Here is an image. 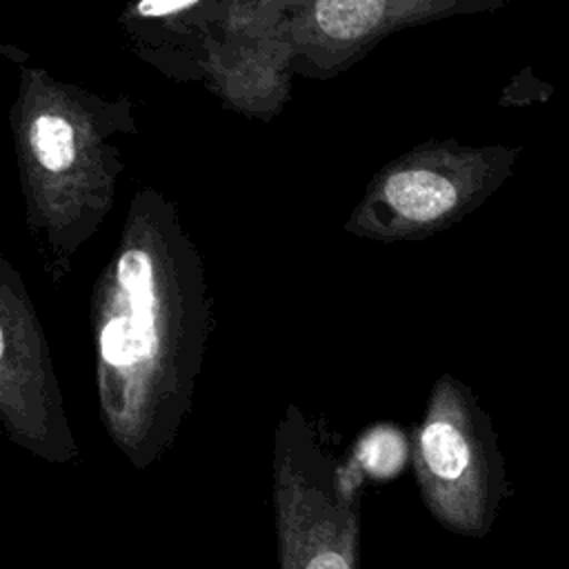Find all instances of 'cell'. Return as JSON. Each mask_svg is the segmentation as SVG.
<instances>
[{
	"mask_svg": "<svg viewBox=\"0 0 569 569\" xmlns=\"http://www.w3.org/2000/svg\"><path fill=\"white\" fill-rule=\"evenodd\" d=\"M271 478L280 569H358L360 469L293 405L276 425Z\"/></svg>",
	"mask_w": 569,
	"mask_h": 569,
	"instance_id": "obj_1",
	"label": "cell"
},
{
	"mask_svg": "<svg viewBox=\"0 0 569 569\" xmlns=\"http://www.w3.org/2000/svg\"><path fill=\"white\" fill-rule=\"evenodd\" d=\"M422 505L438 525L485 538L509 496L505 458L491 418L471 389L445 376L433 387L411 440Z\"/></svg>",
	"mask_w": 569,
	"mask_h": 569,
	"instance_id": "obj_2",
	"label": "cell"
},
{
	"mask_svg": "<svg viewBox=\"0 0 569 569\" xmlns=\"http://www.w3.org/2000/svg\"><path fill=\"white\" fill-rule=\"evenodd\" d=\"M393 209L411 220H433L458 202V191L445 176L429 169L393 173L385 187Z\"/></svg>",
	"mask_w": 569,
	"mask_h": 569,
	"instance_id": "obj_3",
	"label": "cell"
},
{
	"mask_svg": "<svg viewBox=\"0 0 569 569\" xmlns=\"http://www.w3.org/2000/svg\"><path fill=\"white\" fill-rule=\"evenodd\" d=\"M385 0H318L320 29L336 40H356L369 33L382 18Z\"/></svg>",
	"mask_w": 569,
	"mask_h": 569,
	"instance_id": "obj_4",
	"label": "cell"
},
{
	"mask_svg": "<svg viewBox=\"0 0 569 569\" xmlns=\"http://www.w3.org/2000/svg\"><path fill=\"white\" fill-rule=\"evenodd\" d=\"M33 149L42 167L60 171L73 160V129L62 118L42 116L33 124Z\"/></svg>",
	"mask_w": 569,
	"mask_h": 569,
	"instance_id": "obj_5",
	"label": "cell"
},
{
	"mask_svg": "<svg viewBox=\"0 0 569 569\" xmlns=\"http://www.w3.org/2000/svg\"><path fill=\"white\" fill-rule=\"evenodd\" d=\"M191 2H196V0H142L138 11L142 16H167V13H171L176 9H182Z\"/></svg>",
	"mask_w": 569,
	"mask_h": 569,
	"instance_id": "obj_6",
	"label": "cell"
}]
</instances>
